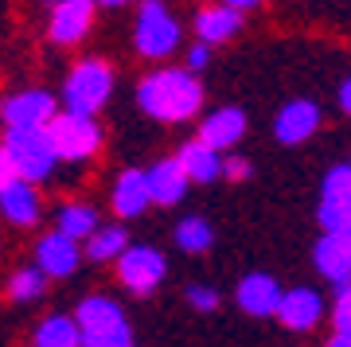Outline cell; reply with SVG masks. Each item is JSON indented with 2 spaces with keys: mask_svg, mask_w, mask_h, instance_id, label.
<instances>
[{
  "mask_svg": "<svg viewBox=\"0 0 351 347\" xmlns=\"http://www.w3.org/2000/svg\"><path fill=\"white\" fill-rule=\"evenodd\" d=\"M137 101L156 121H191L203 110V86L188 67H164L137 86Z\"/></svg>",
  "mask_w": 351,
  "mask_h": 347,
  "instance_id": "obj_1",
  "label": "cell"
},
{
  "mask_svg": "<svg viewBox=\"0 0 351 347\" xmlns=\"http://www.w3.org/2000/svg\"><path fill=\"white\" fill-rule=\"evenodd\" d=\"M4 149L16 164V176L27 180V184H39L47 180L51 168H55V149L47 141V129L43 125H8V136H4Z\"/></svg>",
  "mask_w": 351,
  "mask_h": 347,
  "instance_id": "obj_2",
  "label": "cell"
},
{
  "mask_svg": "<svg viewBox=\"0 0 351 347\" xmlns=\"http://www.w3.org/2000/svg\"><path fill=\"white\" fill-rule=\"evenodd\" d=\"M47 129V141L51 149H55V156L59 160H86V156H94L101 145V129L94 117H86V113H51V121L43 125Z\"/></svg>",
  "mask_w": 351,
  "mask_h": 347,
  "instance_id": "obj_3",
  "label": "cell"
},
{
  "mask_svg": "<svg viewBox=\"0 0 351 347\" xmlns=\"http://www.w3.org/2000/svg\"><path fill=\"white\" fill-rule=\"evenodd\" d=\"M110 90H113V71L101 59H86V62H78L75 71L66 75L63 106L71 113H86V117H94V113L110 101Z\"/></svg>",
  "mask_w": 351,
  "mask_h": 347,
  "instance_id": "obj_4",
  "label": "cell"
},
{
  "mask_svg": "<svg viewBox=\"0 0 351 347\" xmlns=\"http://www.w3.org/2000/svg\"><path fill=\"white\" fill-rule=\"evenodd\" d=\"M133 43L145 59H168L180 47V24L168 12L164 0H145L137 12V27H133Z\"/></svg>",
  "mask_w": 351,
  "mask_h": 347,
  "instance_id": "obj_5",
  "label": "cell"
},
{
  "mask_svg": "<svg viewBox=\"0 0 351 347\" xmlns=\"http://www.w3.org/2000/svg\"><path fill=\"white\" fill-rule=\"evenodd\" d=\"M164 273H168L164 254H156L152 246H125L117 254V277H121V285L133 289L137 297L152 293V289L164 281Z\"/></svg>",
  "mask_w": 351,
  "mask_h": 347,
  "instance_id": "obj_6",
  "label": "cell"
},
{
  "mask_svg": "<svg viewBox=\"0 0 351 347\" xmlns=\"http://www.w3.org/2000/svg\"><path fill=\"white\" fill-rule=\"evenodd\" d=\"M94 24V0H55L51 8V39L55 43H78Z\"/></svg>",
  "mask_w": 351,
  "mask_h": 347,
  "instance_id": "obj_7",
  "label": "cell"
},
{
  "mask_svg": "<svg viewBox=\"0 0 351 347\" xmlns=\"http://www.w3.org/2000/svg\"><path fill=\"white\" fill-rule=\"evenodd\" d=\"M320 312H324V304H320V297L313 289H289V293H281L274 316L285 328H293V332H308V328H316Z\"/></svg>",
  "mask_w": 351,
  "mask_h": 347,
  "instance_id": "obj_8",
  "label": "cell"
},
{
  "mask_svg": "<svg viewBox=\"0 0 351 347\" xmlns=\"http://www.w3.org/2000/svg\"><path fill=\"white\" fill-rule=\"evenodd\" d=\"M316 129H320V110H316V101H289L274 121V133H277L281 145H301V141H308Z\"/></svg>",
  "mask_w": 351,
  "mask_h": 347,
  "instance_id": "obj_9",
  "label": "cell"
},
{
  "mask_svg": "<svg viewBox=\"0 0 351 347\" xmlns=\"http://www.w3.org/2000/svg\"><path fill=\"white\" fill-rule=\"evenodd\" d=\"M36 265L43 270V277H71L78 270V242L66 235H47L36 246Z\"/></svg>",
  "mask_w": 351,
  "mask_h": 347,
  "instance_id": "obj_10",
  "label": "cell"
},
{
  "mask_svg": "<svg viewBox=\"0 0 351 347\" xmlns=\"http://www.w3.org/2000/svg\"><path fill=\"white\" fill-rule=\"evenodd\" d=\"M51 113H55V98L47 90H24L0 106V117L8 125H47Z\"/></svg>",
  "mask_w": 351,
  "mask_h": 347,
  "instance_id": "obj_11",
  "label": "cell"
},
{
  "mask_svg": "<svg viewBox=\"0 0 351 347\" xmlns=\"http://www.w3.org/2000/svg\"><path fill=\"white\" fill-rule=\"evenodd\" d=\"M242 133H246V113L234 110V106H226V110H215L203 117L199 125V141L203 145H211V149H230V145H239Z\"/></svg>",
  "mask_w": 351,
  "mask_h": 347,
  "instance_id": "obj_12",
  "label": "cell"
},
{
  "mask_svg": "<svg viewBox=\"0 0 351 347\" xmlns=\"http://www.w3.org/2000/svg\"><path fill=\"white\" fill-rule=\"evenodd\" d=\"M75 324H78V339L82 335H106L125 324V312L117 309V300L110 297H86L75 312Z\"/></svg>",
  "mask_w": 351,
  "mask_h": 347,
  "instance_id": "obj_13",
  "label": "cell"
},
{
  "mask_svg": "<svg viewBox=\"0 0 351 347\" xmlns=\"http://www.w3.org/2000/svg\"><path fill=\"white\" fill-rule=\"evenodd\" d=\"M145 180H149V199L160 203V207L180 203L184 191H188V176H184L180 160H156L149 172H145Z\"/></svg>",
  "mask_w": 351,
  "mask_h": 347,
  "instance_id": "obj_14",
  "label": "cell"
},
{
  "mask_svg": "<svg viewBox=\"0 0 351 347\" xmlns=\"http://www.w3.org/2000/svg\"><path fill=\"white\" fill-rule=\"evenodd\" d=\"M0 211L4 219L16 226H32L39 219V195H36V184H27L16 176L8 187H0Z\"/></svg>",
  "mask_w": 351,
  "mask_h": 347,
  "instance_id": "obj_15",
  "label": "cell"
},
{
  "mask_svg": "<svg viewBox=\"0 0 351 347\" xmlns=\"http://www.w3.org/2000/svg\"><path fill=\"white\" fill-rule=\"evenodd\" d=\"M316 270L328 281H343L351 277V238L339 230H324V238L316 242Z\"/></svg>",
  "mask_w": 351,
  "mask_h": 347,
  "instance_id": "obj_16",
  "label": "cell"
},
{
  "mask_svg": "<svg viewBox=\"0 0 351 347\" xmlns=\"http://www.w3.org/2000/svg\"><path fill=\"white\" fill-rule=\"evenodd\" d=\"M277 300H281V285H277L269 273H250V277H242L239 304L250 312V316H274Z\"/></svg>",
  "mask_w": 351,
  "mask_h": 347,
  "instance_id": "obj_17",
  "label": "cell"
},
{
  "mask_svg": "<svg viewBox=\"0 0 351 347\" xmlns=\"http://www.w3.org/2000/svg\"><path fill=\"white\" fill-rule=\"evenodd\" d=\"M180 168H184V176L188 180H195V184H211V180H219L223 176V156H219V149H211V145H203V141H188L184 149H180Z\"/></svg>",
  "mask_w": 351,
  "mask_h": 347,
  "instance_id": "obj_18",
  "label": "cell"
},
{
  "mask_svg": "<svg viewBox=\"0 0 351 347\" xmlns=\"http://www.w3.org/2000/svg\"><path fill=\"white\" fill-rule=\"evenodd\" d=\"M195 32H199L203 43H230V39L242 32V12L239 8H226V4L203 8V12L195 16Z\"/></svg>",
  "mask_w": 351,
  "mask_h": 347,
  "instance_id": "obj_19",
  "label": "cell"
},
{
  "mask_svg": "<svg viewBox=\"0 0 351 347\" xmlns=\"http://www.w3.org/2000/svg\"><path fill=\"white\" fill-rule=\"evenodd\" d=\"M152 199H149V180H145V172L129 168V172L117 176V187H113V211L121 215V219H137Z\"/></svg>",
  "mask_w": 351,
  "mask_h": 347,
  "instance_id": "obj_20",
  "label": "cell"
},
{
  "mask_svg": "<svg viewBox=\"0 0 351 347\" xmlns=\"http://www.w3.org/2000/svg\"><path fill=\"white\" fill-rule=\"evenodd\" d=\"M98 230V211L94 207H86V203H66V207H59V235L66 238H90Z\"/></svg>",
  "mask_w": 351,
  "mask_h": 347,
  "instance_id": "obj_21",
  "label": "cell"
},
{
  "mask_svg": "<svg viewBox=\"0 0 351 347\" xmlns=\"http://www.w3.org/2000/svg\"><path fill=\"white\" fill-rule=\"evenodd\" d=\"M36 347H78V324L75 316H51L39 324Z\"/></svg>",
  "mask_w": 351,
  "mask_h": 347,
  "instance_id": "obj_22",
  "label": "cell"
},
{
  "mask_svg": "<svg viewBox=\"0 0 351 347\" xmlns=\"http://www.w3.org/2000/svg\"><path fill=\"white\" fill-rule=\"evenodd\" d=\"M125 246H129V235L121 230V226H101V230H94V235H90L86 258L90 261H110V258H117Z\"/></svg>",
  "mask_w": 351,
  "mask_h": 347,
  "instance_id": "obj_23",
  "label": "cell"
},
{
  "mask_svg": "<svg viewBox=\"0 0 351 347\" xmlns=\"http://www.w3.org/2000/svg\"><path fill=\"white\" fill-rule=\"evenodd\" d=\"M211 242H215V235H211L207 219H184L176 226V246L188 250V254H203V250H211Z\"/></svg>",
  "mask_w": 351,
  "mask_h": 347,
  "instance_id": "obj_24",
  "label": "cell"
},
{
  "mask_svg": "<svg viewBox=\"0 0 351 347\" xmlns=\"http://www.w3.org/2000/svg\"><path fill=\"white\" fill-rule=\"evenodd\" d=\"M324 203L351 207V164H339L324 176Z\"/></svg>",
  "mask_w": 351,
  "mask_h": 347,
  "instance_id": "obj_25",
  "label": "cell"
},
{
  "mask_svg": "<svg viewBox=\"0 0 351 347\" xmlns=\"http://www.w3.org/2000/svg\"><path fill=\"white\" fill-rule=\"evenodd\" d=\"M43 281H47V277H43V270H20L12 277V281H8V297L12 300H36L39 293H43Z\"/></svg>",
  "mask_w": 351,
  "mask_h": 347,
  "instance_id": "obj_26",
  "label": "cell"
},
{
  "mask_svg": "<svg viewBox=\"0 0 351 347\" xmlns=\"http://www.w3.org/2000/svg\"><path fill=\"white\" fill-rule=\"evenodd\" d=\"M336 332L351 335V277L336 281Z\"/></svg>",
  "mask_w": 351,
  "mask_h": 347,
  "instance_id": "obj_27",
  "label": "cell"
},
{
  "mask_svg": "<svg viewBox=\"0 0 351 347\" xmlns=\"http://www.w3.org/2000/svg\"><path fill=\"white\" fill-rule=\"evenodd\" d=\"M121 344H133L129 324H121V328H113V332H106V335H82V339H78V347H121Z\"/></svg>",
  "mask_w": 351,
  "mask_h": 347,
  "instance_id": "obj_28",
  "label": "cell"
},
{
  "mask_svg": "<svg viewBox=\"0 0 351 347\" xmlns=\"http://www.w3.org/2000/svg\"><path fill=\"white\" fill-rule=\"evenodd\" d=\"M320 226H324V230H348L351 207H336V203H324V199H320Z\"/></svg>",
  "mask_w": 351,
  "mask_h": 347,
  "instance_id": "obj_29",
  "label": "cell"
},
{
  "mask_svg": "<svg viewBox=\"0 0 351 347\" xmlns=\"http://www.w3.org/2000/svg\"><path fill=\"white\" fill-rule=\"evenodd\" d=\"M188 304L199 312H215L219 309V293L211 285H188Z\"/></svg>",
  "mask_w": 351,
  "mask_h": 347,
  "instance_id": "obj_30",
  "label": "cell"
},
{
  "mask_svg": "<svg viewBox=\"0 0 351 347\" xmlns=\"http://www.w3.org/2000/svg\"><path fill=\"white\" fill-rule=\"evenodd\" d=\"M207 62H211V43H203V39H199V43L188 51V71L195 75V71H203Z\"/></svg>",
  "mask_w": 351,
  "mask_h": 347,
  "instance_id": "obj_31",
  "label": "cell"
},
{
  "mask_svg": "<svg viewBox=\"0 0 351 347\" xmlns=\"http://www.w3.org/2000/svg\"><path fill=\"white\" fill-rule=\"evenodd\" d=\"M223 176H226V180H246V176H250V160H242V156H226V160H223Z\"/></svg>",
  "mask_w": 351,
  "mask_h": 347,
  "instance_id": "obj_32",
  "label": "cell"
},
{
  "mask_svg": "<svg viewBox=\"0 0 351 347\" xmlns=\"http://www.w3.org/2000/svg\"><path fill=\"white\" fill-rule=\"evenodd\" d=\"M16 180V164H12V156H8V149L0 145V187H8Z\"/></svg>",
  "mask_w": 351,
  "mask_h": 347,
  "instance_id": "obj_33",
  "label": "cell"
},
{
  "mask_svg": "<svg viewBox=\"0 0 351 347\" xmlns=\"http://www.w3.org/2000/svg\"><path fill=\"white\" fill-rule=\"evenodd\" d=\"M219 4H226V8H239V12H250V8H258L262 0H219Z\"/></svg>",
  "mask_w": 351,
  "mask_h": 347,
  "instance_id": "obj_34",
  "label": "cell"
},
{
  "mask_svg": "<svg viewBox=\"0 0 351 347\" xmlns=\"http://www.w3.org/2000/svg\"><path fill=\"white\" fill-rule=\"evenodd\" d=\"M339 110L351 113V78L343 82V86H339Z\"/></svg>",
  "mask_w": 351,
  "mask_h": 347,
  "instance_id": "obj_35",
  "label": "cell"
},
{
  "mask_svg": "<svg viewBox=\"0 0 351 347\" xmlns=\"http://www.w3.org/2000/svg\"><path fill=\"white\" fill-rule=\"evenodd\" d=\"M328 347H351V335L336 332V339H332V344H328Z\"/></svg>",
  "mask_w": 351,
  "mask_h": 347,
  "instance_id": "obj_36",
  "label": "cell"
},
{
  "mask_svg": "<svg viewBox=\"0 0 351 347\" xmlns=\"http://www.w3.org/2000/svg\"><path fill=\"white\" fill-rule=\"evenodd\" d=\"M94 4H106V8H117V4H129V0H94Z\"/></svg>",
  "mask_w": 351,
  "mask_h": 347,
  "instance_id": "obj_37",
  "label": "cell"
},
{
  "mask_svg": "<svg viewBox=\"0 0 351 347\" xmlns=\"http://www.w3.org/2000/svg\"><path fill=\"white\" fill-rule=\"evenodd\" d=\"M121 347H133V344H121Z\"/></svg>",
  "mask_w": 351,
  "mask_h": 347,
  "instance_id": "obj_38",
  "label": "cell"
}]
</instances>
